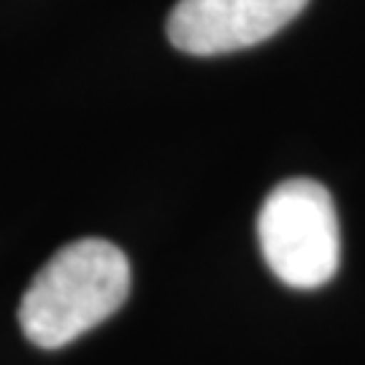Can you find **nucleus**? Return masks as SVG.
Listing matches in <instances>:
<instances>
[{"instance_id":"nucleus-1","label":"nucleus","mask_w":365,"mask_h":365,"mask_svg":"<svg viewBox=\"0 0 365 365\" xmlns=\"http://www.w3.org/2000/svg\"><path fill=\"white\" fill-rule=\"evenodd\" d=\"M130 292V262L103 238H81L54 252L19 303V325L41 349H60L98 327Z\"/></svg>"},{"instance_id":"nucleus-2","label":"nucleus","mask_w":365,"mask_h":365,"mask_svg":"<svg viewBox=\"0 0 365 365\" xmlns=\"http://www.w3.org/2000/svg\"><path fill=\"white\" fill-rule=\"evenodd\" d=\"M257 238L268 268L292 289L322 287L339 271V214L319 182L287 179L279 184L262 203Z\"/></svg>"},{"instance_id":"nucleus-3","label":"nucleus","mask_w":365,"mask_h":365,"mask_svg":"<svg viewBox=\"0 0 365 365\" xmlns=\"http://www.w3.org/2000/svg\"><path fill=\"white\" fill-rule=\"evenodd\" d=\"M309 0H179L168 41L187 54L211 57L247 49L289 25Z\"/></svg>"}]
</instances>
